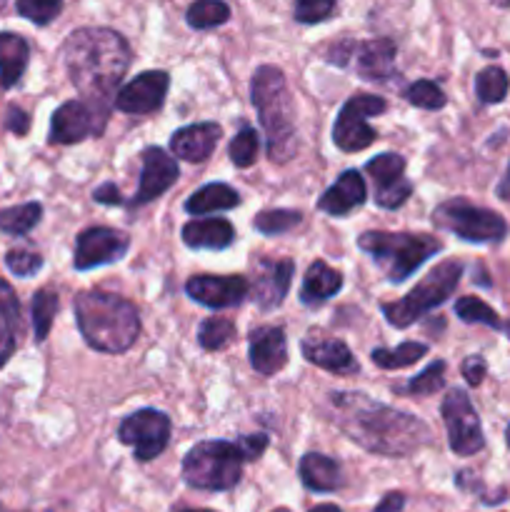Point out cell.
<instances>
[{"label":"cell","mask_w":510,"mask_h":512,"mask_svg":"<svg viewBox=\"0 0 510 512\" xmlns=\"http://www.w3.org/2000/svg\"><path fill=\"white\" fill-rule=\"evenodd\" d=\"M328 415L353 443L373 455L408 458L430 440L428 425L415 415L388 408L365 393H328Z\"/></svg>","instance_id":"6da1fadb"},{"label":"cell","mask_w":510,"mask_h":512,"mask_svg":"<svg viewBox=\"0 0 510 512\" xmlns=\"http://www.w3.org/2000/svg\"><path fill=\"white\" fill-rule=\"evenodd\" d=\"M130 60L133 53L128 40L110 28L73 30L63 43V63L70 83L103 115L110 113L115 88L128 73Z\"/></svg>","instance_id":"7a4b0ae2"},{"label":"cell","mask_w":510,"mask_h":512,"mask_svg":"<svg viewBox=\"0 0 510 512\" xmlns=\"http://www.w3.org/2000/svg\"><path fill=\"white\" fill-rule=\"evenodd\" d=\"M75 320L85 343L100 353H125L140 335V315L123 295L83 290L75 295Z\"/></svg>","instance_id":"3957f363"},{"label":"cell","mask_w":510,"mask_h":512,"mask_svg":"<svg viewBox=\"0 0 510 512\" xmlns=\"http://www.w3.org/2000/svg\"><path fill=\"white\" fill-rule=\"evenodd\" d=\"M250 100L258 110L273 163H288L295 153V105L283 70L260 65L250 80Z\"/></svg>","instance_id":"277c9868"},{"label":"cell","mask_w":510,"mask_h":512,"mask_svg":"<svg viewBox=\"0 0 510 512\" xmlns=\"http://www.w3.org/2000/svg\"><path fill=\"white\" fill-rule=\"evenodd\" d=\"M358 248L373 258L390 283L408 280L425 260L443 250V243L425 233H385L368 230L358 238Z\"/></svg>","instance_id":"5b68a950"},{"label":"cell","mask_w":510,"mask_h":512,"mask_svg":"<svg viewBox=\"0 0 510 512\" xmlns=\"http://www.w3.org/2000/svg\"><path fill=\"white\" fill-rule=\"evenodd\" d=\"M243 453L238 443L228 440H203L183 458V480L195 490L225 493L243 478Z\"/></svg>","instance_id":"8992f818"},{"label":"cell","mask_w":510,"mask_h":512,"mask_svg":"<svg viewBox=\"0 0 510 512\" xmlns=\"http://www.w3.org/2000/svg\"><path fill=\"white\" fill-rule=\"evenodd\" d=\"M460 275H463V263L460 260H443L403 300L380 305L385 320L390 325H395V328H408L415 320L423 318L425 313L443 305L455 293V288L460 283Z\"/></svg>","instance_id":"52a82bcc"},{"label":"cell","mask_w":510,"mask_h":512,"mask_svg":"<svg viewBox=\"0 0 510 512\" xmlns=\"http://www.w3.org/2000/svg\"><path fill=\"white\" fill-rule=\"evenodd\" d=\"M433 223L468 243H500L508 235V223L488 208L468 200H445L433 210Z\"/></svg>","instance_id":"ba28073f"},{"label":"cell","mask_w":510,"mask_h":512,"mask_svg":"<svg viewBox=\"0 0 510 512\" xmlns=\"http://www.w3.org/2000/svg\"><path fill=\"white\" fill-rule=\"evenodd\" d=\"M385 108H388V103L380 95L355 93L340 108L338 120L333 125V143L343 153H360V150L370 148L378 133H375V128H370L368 118L385 113Z\"/></svg>","instance_id":"9c48e42d"},{"label":"cell","mask_w":510,"mask_h":512,"mask_svg":"<svg viewBox=\"0 0 510 512\" xmlns=\"http://www.w3.org/2000/svg\"><path fill=\"white\" fill-rule=\"evenodd\" d=\"M443 413L445 430H448L450 450L460 458H470V455L480 453L485 448L483 425H480L478 413H475L473 403H470L468 393L460 388L448 390L440 405Z\"/></svg>","instance_id":"30bf717a"},{"label":"cell","mask_w":510,"mask_h":512,"mask_svg":"<svg viewBox=\"0 0 510 512\" xmlns=\"http://www.w3.org/2000/svg\"><path fill=\"white\" fill-rule=\"evenodd\" d=\"M118 440L130 445L135 460L148 463L155 460L170 443V418L160 410L143 408L138 413L128 415L118 428Z\"/></svg>","instance_id":"8fae6325"},{"label":"cell","mask_w":510,"mask_h":512,"mask_svg":"<svg viewBox=\"0 0 510 512\" xmlns=\"http://www.w3.org/2000/svg\"><path fill=\"white\" fill-rule=\"evenodd\" d=\"M108 115L100 113L88 100H68L60 105L50 118V143L53 145H73L85 140L88 135L103 133Z\"/></svg>","instance_id":"7c38bea8"},{"label":"cell","mask_w":510,"mask_h":512,"mask_svg":"<svg viewBox=\"0 0 510 512\" xmlns=\"http://www.w3.org/2000/svg\"><path fill=\"white\" fill-rule=\"evenodd\" d=\"M365 173L373 178L375 203L395 210L413 195V183L405 178V160L398 153H380L365 163Z\"/></svg>","instance_id":"4fadbf2b"},{"label":"cell","mask_w":510,"mask_h":512,"mask_svg":"<svg viewBox=\"0 0 510 512\" xmlns=\"http://www.w3.org/2000/svg\"><path fill=\"white\" fill-rule=\"evenodd\" d=\"M130 248V235L115 228H88L78 235L75 243V270H90L98 265L115 263L123 258Z\"/></svg>","instance_id":"5bb4252c"},{"label":"cell","mask_w":510,"mask_h":512,"mask_svg":"<svg viewBox=\"0 0 510 512\" xmlns=\"http://www.w3.org/2000/svg\"><path fill=\"white\" fill-rule=\"evenodd\" d=\"M170 88V75L165 70H145L115 93L113 105L130 115H148L160 110Z\"/></svg>","instance_id":"9a60e30c"},{"label":"cell","mask_w":510,"mask_h":512,"mask_svg":"<svg viewBox=\"0 0 510 512\" xmlns=\"http://www.w3.org/2000/svg\"><path fill=\"white\" fill-rule=\"evenodd\" d=\"M250 283L240 275H195L185 283V293L205 308L223 310L243 303Z\"/></svg>","instance_id":"2e32d148"},{"label":"cell","mask_w":510,"mask_h":512,"mask_svg":"<svg viewBox=\"0 0 510 512\" xmlns=\"http://www.w3.org/2000/svg\"><path fill=\"white\" fill-rule=\"evenodd\" d=\"M180 168L178 160L168 153V150L150 145L143 150V175H140L138 193H135V205L150 203V200L160 198L170 185L178 180Z\"/></svg>","instance_id":"e0dca14e"},{"label":"cell","mask_w":510,"mask_h":512,"mask_svg":"<svg viewBox=\"0 0 510 512\" xmlns=\"http://www.w3.org/2000/svg\"><path fill=\"white\" fill-rule=\"evenodd\" d=\"M300 350H303L305 360L318 368L328 370L335 375H353L358 373L360 365L353 358L348 345L338 338H328L320 330H310L303 340H300Z\"/></svg>","instance_id":"ac0fdd59"},{"label":"cell","mask_w":510,"mask_h":512,"mask_svg":"<svg viewBox=\"0 0 510 512\" xmlns=\"http://www.w3.org/2000/svg\"><path fill=\"white\" fill-rule=\"evenodd\" d=\"M295 263L293 260H258L255 263V303L263 310L278 308L285 300L290 290V280H293Z\"/></svg>","instance_id":"d6986e66"},{"label":"cell","mask_w":510,"mask_h":512,"mask_svg":"<svg viewBox=\"0 0 510 512\" xmlns=\"http://www.w3.org/2000/svg\"><path fill=\"white\" fill-rule=\"evenodd\" d=\"M250 365L260 375H275L288 365V340L283 328L263 325L255 328L248 338Z\"/></svg>","instance_id":"ffe728a7"},{"label":"cell","mask_w":510,"mask_h":512,"mask_svg":"<svg viewBox=\"0 0 510 512\" xmlns=\"http://www.w3.org/2000/svg\"><path fill=\"white\" fill-rule=\"evenodd\" d=\"M395 43L388 38L363 40L353 45L350 63L363 80H385L395 70Z\"/></svg>","instance_id":"44dd1931"},{"label":"cell","mask_w":510,"mask_h":512,"mask_svg":"<svg viewBox=\"0 0 510 512\" xmlns=\"http://www.w3.org/2000/svg\"><path fill=\"white\" fill-rule=\"evenodd\" d=\"M223 128L218 123H195L188 128L175 130L170 138V150L175 158L188 160V163H203L210 158L215 145L220 143Z\"/></svg>","instance_id":"7402d4cb"},{"label":"cell","mask_w":510,"mask_h":512,"mask_svg":"<svg viewBox=\"0 0 510 512\" xmlns=\"http://www.w3.org/2000/svg\"><path fill=\"white\" fill-rule=\"evenodd\" d=\"M365 195H368V188H365V180L358 170H345L318 200V208L323 213L333 215V218H345L350 210L360 208L365 203Z\"/></svg>","instance_id":"603a6c76"},{"label":"cell","mask_w":510,"mask_h":512,"mask_svg":"<svg viewBox=\"0 0 510 512\" xmlns=\"http://www.w3.org/2000/svg\"><path fill=\"white\" fill-rule=\"evenodd\" d=\"M235 240V228L225 218H195L183 225V243L193 250H225Z\"/></svg>","instance_id":"cb8c5ba5"},{"label":"cell","mask_w":510,"mask_h":512,"mask_svg":"<svg viewBox=\"0 0 510 512\" xmlns=\"http://www.w3.org/2000/svg\"><path fill=\"white\" fill-rule=\"evenodd\" d=\"M300 480L313 493H333L343 485V473L333 458L320 453H308L300 460Z\"/></svg>","instance_id":"d4e9b609"},{"label":"cell","mask_w":510,"mask_h":512,"mask_svg":"<svg viewBox=\"0 0 510 512\" xmlns=\"http://www.w3.org/2000/svg\"><path fill=\"white\" fill-rule=\"evenodd\" d=\"M340 288H343V275L335 268H330L328 263H323V260H315L303 278L300 303L318 305L323 300H330L333 295H338Z\"/></svg>","instance_id":"484cf974"},{"label":"cell","mask_w":510,"mask_h":512,"mask_svg":"<svg viewBox=\"0 0 510 512\" xmlns=\"http://www.w3.org/2000/svg\"><path fill=\"white\" fill-rule=\"evenodd\" d=\"M20 303L13 285L0 278V368L10 360L18 345Z\"/></svg>","instance_id":"4316f807"},{"label":"cell","mask_w":510,"mask_h":512,"mask_svg":"<svg viewBox=\"0 0 510 512\" xmlns=\"http://www.w3.org/2000/svg\"><path fill=\"white\" fill-rule=\"evenodd\" d=\"M28 58V40L20 38L18 33H0V85L5 90L18 83L28 68Z\"/></svg>","instance_id":"83f0119b"},{"label":"cell","mask_w":510,"mask_h":512,"mask_svg":"<svg viewBox=\"0 0 510 512\" xmlns=\"http://www.w3.org/2000/svg\"><path fill=\"white\" fill-rule=\"evenodd\" d=\"M240 205L238 190H233L225 183H210L195 190L188 200H185V210L190 215H208L220 213V210H233Z\"/></svg>","instance_id":"f1b7e54d"},{"label":"cell","mask_w":510,"mask_h":512,"mask_svg":"<svg viewBox=\"0 0 510 512\" xmlns=\"http://www.w3.org/2000/svg\"><path fill=\"white\" fill-rule=\"evenodd\" d=\"M455 315H458L463 323L488 325V328L500 330V333H508L510 338V323H503L490 305H485L480 298H473V295H465V298L455 300Z\"/></svg>","instance_id":"f546056e"},{"label":"cell","mask_w":510,"mask_h":512,"mask_svg":"<svg viewBox=\"0 0 510 512\" xmlns=\"http://www.w3.org/2000/svg\"><path fill=\"white\" fill-rule=\"evenodd\" d=\"M425 353H428V345L408 340V343L398 345V348H393V350L375 348L373 353H370V360H373V363L383 370H400V368H408V365L418 363Z\"/></svg>","instance_id":"4dcf8cb0"},{"label":"cell","mask_w":510,"mask_h":512,"mask_svg":"<svg viewBox=\"0 0 510 512\" xmlns=\"http://www.w3.org/2000/svg\"><path fill=\"white\" fill-rule=\"evenodd\" d=\"M40 215H43V205L40 203L13 205V208L0 210V230L5 235H15V238L28 235L40 223Z\"/></svg>","instance_id":"1f68e13d"},{"label":"cell","mask_w":510,"mask_h":512,"mask_svg":"<svg viewBox=\"0 0 510 512\" xmlns=\"http://www.w3.org/2000/svg\"><path fill=\"white\" fill-rule=\"evenodd\" d=\"M185 20L193 30H210L218 25L228 23L230 8L223 0H195L185 13Z\"/></svg>","instance_id":"d6a6232c"},{"label":"cell","mask_w":510,"mask_h":512,"mask_svg":"<svg viewBox=\"0 0 510 512\" xmlns=\"http://www.w3.org/2000/svg\"><path fill=\"white\" fill-rule=\"evenodd\" d=\"M60 308V300L55 290H38L33 295V303H30V313H33V330H35V340L43 343L45 338L50 335V325H53L55 313Z\"/></svg>","instance_id":"836d02e7"},{"label":"cell","mask_w":510,"mask_h":512,"mask_svg":"<svg viewBox=\"0 0 510 512\" xmlns=\"http://www.w3.org/2000/svg\"><path fill=\"white\" fill-rule=\"evenodd\" d=\"M508 88H510L508 73H505L503 68H498V65L483 68L478 73V78H475V93H478L480 103L485 105H493V103H500V100H505Z\"/></svg>","instance_id":"e575fe53"},{"label":"cell","mask_w":510,"mask_h":512,"mask_svg":"<svg viewBox=\"0 0 510 512\" xmlns=\"http://www.w3.org/2000/svg\"><path fill=\"white\" fill-rule=\"evenodd\" d=\"M303 223V213L300 210H263L255 215L253 228L263 235H283L295 230Z\"/></svg>","instance_id":"d590c367"},{"label":"cell","mask_w":510,"mask_h":512,"mask_svg":"<svg viewBox=\"0 0 510 512\" xmlns=\"http://www.w3.org/2000/svg\"><path fill=\"white\" fill-rule=\"evenodd\" d=\"M235 338V323L228 318H208L203 320L198 330L200 348L203 350H223Z\"/></svg>","instance_id":"8d00e7d4"},{"label":"cell","mask_w":510,"mask_h":512,"mask_svg":"<svg viewBox=\"0 0 510 512\" xmlns=\"http://www.w3.org/2000/svg\"><path fill=\"white\" fill-rule=\"evenodd\" d=\"M405 100L420 110L445 108V93L440 90L438 83H433V80H415V83L405 90Z\"/></svg>","instance_id":"74e56055"},{"label":"cell","mask_w":510,"mask_h":512,"mask_svg":"<svg viewBox=\"0 0 510 512\" xmlns=\"http://www.w3.org/2000/svg\"><path fill=\"white\" fill-rule=\"evenodd\" d=\"M445 370L448 365L443 360H435L433 365L423 370L420 375H415L408 385H405V393L408 395H433L438 390L445 388Z\"/></svg>","instance_id":"f35d334b"},{"label":"cell","mask_w":510,"mask_h":512,"mask_svg":"<svg viewBox=\"0 0 510 512\" xmlns=\"http://www.w3.org/2000/svg\"><path fill=\"white\" fill-rule=\"evenodd\" d=\"M228 153L230 160L238 168H250L255 163V158H258V133L253 128H248V125H243L240 133L233 138V143H230Z\"/></svg>","instance_id":"ab89813d"},{"label":"cell","mask_w":510,"mask_h":512,"mask_svg":"<svg viewBox=\"0 0 510 512\" xmlns=\"http://www.w3.org/2000/svg\"><path fill=\"white\" fill-rule=\"evenodd\" d=\"M15 8L23 18L35 25H48L63 10V0H15Z\"/></svg>","instance_id":"60d3db41"},{"label":"cell","mask_w":510,"mask_h":512,"mask_svg":"<svg viewBox=\"0 0 510 512\" xmlns=\"http://www.w3.org/2000/svg\"><path fill=\"white\" fill-rule=\"evenodd\" d=\"M335 0H295L293 15L298 23L303 25H315L323 23L333 15Z\"/></svg>","instance_id":"b9f144b4"},{"label":"cell","mask_w":510,"mask_h":512,"mask_svg":"<svg viewBox=\"0 0 510 512\" xmlns=\"http://www.w3.org/2000/svg\"><path fill=\"white\" fill-rule=\"evenodd\" d=\"M5 268L18 275V278H30V275L43 268V258L38 253H30V250H8L5 253Z\"/></svg>","instance_id":"7bdbcfd3"},{"label":"cell","mask_w":510,"mask_h":512,"mask_svg":"<svg viewBox=\"0 0 510 512\" xmlns=\"http://www.w3.org/2000/svg\"><path fill=\"white\" fill-rule=\"evenodd\" d=\"M268 443V435H243L238 440V448L243 453V460H258L265 453V448H268Z\"/></svg>","instance_id":"ee69618b"},{"label":"cell","mask_w":510,"mask_h":512,"mask_svg":"<svg viewBox=\"0 0 510 512\" xmlns=\"http://www.w3.org/2000/svg\"><path fill=\"white\" fill-rule=\"evenodd\" d=\"M485 373H488V365H485V360L480 358V355H468V358L463 360V378L468 380V385H473V388H478V385L483 383Z\"/></svg>","instance_id":"f6af8a7d"},{"label":"cell","mask_w":510,"mask_h":512,"mask_svg":"<svg viewBox=\"0 0 510 512\" xmlns=\"http://www.w3.org/2000/svg\"><path fill=\"white\" fill-rule=\"evenodd\" d=\"M5 128L10 130V133L15 135H25L30 130V115L25 113V110H20L18 105H10L8 110H5Z\"/></svg>","instance_id":"bcb514c9"},{"label":"cell","mask_w":510,"mask_h":512,"mask_svg":"<svg viewBox=\"0 0 510 512\" xmlns=\"http://www.w3.org/2000/svg\"><path fill=\"white\" fill-rule=\"evenodd\" d=\"M93 198H95V203H100V205H120V203H123V195H120L118 185H115V183H103L100 188H95Z\"/></svg>","instance_id":"7dc6e473"},{"label":"cell","mask_w":510,"mask_h":512,"mask_svg":"<svg viewBox=\"0 0 510 512\" xmlns=\"http://www.w3.org/2000/svg\"><path fill=\"white\" fill-rule=\"evenodd\" d=\"M403 505H405L403 493H388L383 500H380V505L373 512H400L403 510Z\"/></svg>","instance_id":"c3c4849f"},{"label":"cell","mask_w":510,"mask_h":512,"mask_svg":"<svg viewBox=\"0 0 510 512\" xmlns=\"http://www.w3.org/2000/svg\"><path fill=\"white\" fill-rule=\"evenodd\" d=\"M495 195H498L500 200H505V203H510V165L508 170H505L503 178H500L498 188H495Z\"/></svg>","instance_id":"681fc988"},{"label":"cell","mask_w":510,"mask_h":512,"mask_svg":"<svg viewBox=\"0 0 510 512\" xmlns=\"http://www.w3.org/2000/svg\"><path fill=\"white\" fill-rule=\"evenodd\" d=\"M310 512H343L338 508V505H318V508H313Z\"/></svg>","instance_id":"f907efd6"},{"label":"cell","mask_w":510,"mask_h":512,"mask_svg":"<svg viewBox=\"0 0 510 512\" xmlns=\"http://www.w3.org/2000/svg\"><path fill=\"white\" fill-rule=\"evenodd\" d=\"M490 3L500 5V8H508V5H510V0H490Z\"/></svg>","instance_id":"816d5d0a"},{"label":"cell","mask_w":510,"mask_h":512,"mask_svg":"<svg viewBox=\"0 0 510 512\" xmlns=\"http://www.w3.org/2000/svg\"><path fill=\"white\" fill-rule=\"evenodd\" d=\"M505 440H508V448H510V425H508V430H505Z\"/></svg>","instance_id":"f5cc1de1"},{"label":"cell","mask_w":510,"mask_h":512,"mask_svg":"<svg viewBox=\"0 0 510 512\" xmlns=\"http://www.w3.org/2000/svg\"><path fill=\"white\" fill-rule=\"evenodd\" d=\"M183 512H213V510H183Z\"/></svg>","instance_id":"db71d44e"},{"label":"cell","mask_w":510,"mask_h":512,"mask_svg":"<svg viewBox=\"0 0 510 512\" xmlns=\"http://www.w3.org/2000/svg\"><path fill=\"white\" fill-rule=\"evenodd\" d=\"M5 3H8V0H0V10H3V8H5Z\"/></svg>","instance_id":"11a10c76"},{"label":"cell","mask_w":510,"mask_h":512,"mask_svg":"<svg viewBox=\"0 0 510 512\" xmlns=\"http://www.w3.org/2000/svg\"><path fill=\"white\" fill-rule=\"evenodd\" d=\"M273 512H290L288 508H278V510H273Z\"/></svg>","instance_id":"9f6ffc18"}]
</instances>
